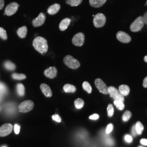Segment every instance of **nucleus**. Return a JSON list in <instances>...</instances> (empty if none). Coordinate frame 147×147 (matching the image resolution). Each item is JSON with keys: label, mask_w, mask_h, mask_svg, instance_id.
<instances>
[{"label": "nucleus", "mask_w": 147, "mask_h": 147, "mask_svg": "<svg viewBox=\"0 0 147 147\" xmlns=\"http://www.w3.org/2000/svg\"><path fill=\"white\" fill-rule=\"evenodd\" d=\"M32 45L38 52L42 54L47 52L48 45L47 40L43 37H36L33 41Z\"/></svg>", "instance_id": "f257e3e1"}, {"label": "nucleus", "mask_w": 147, "mask_h": 147, "mask_svg": "<svg viewBox=\"0 0 147 147\" xmlns=\"http://www.w3.org/2000/svg\"><path fill=\"white\" fill-rule=\"evenodd\" d=\"M63 62L67 67L72 69H76L80 66L79 61L70 55L66 56L63 59Z\"/></svg>", "instance_id": "f03ea898"}, {"label": "nucleus", "mask_w": 147, "mask_h": 147, "mask_svg": "<svg viewBox=\"0 0 147 147\" xmlns=\"http://www.w3.org/2000/svg\"><path fill=\"white\" fill-rule=\"evenodd\" d=\"M144 25L143 16H139L134 21L130 26V30L133 32H137L142 30Z\"/></svg>", "instance_id": "7ed1b4c3"}, {"label": "nucleus", "mask_w": 147, "mask_h": 147, "mask_svg": "<svg viewBox=\"0 0 147 147\" xmlns=\"http://www.w3.org/2000/svg\"><path fill=\"white\" fill-rule=\"evenodd\" d=\"M34 107V102L31 100H26L21 102L19 106L18 109L20 112L27 113L32 110Z\"/></svg>", "instance_id": "20e7f679"}, {"label": "nucleus", "mask_w": 147, "mask_h": 147, "mask_svg": "<svg viewBox=\"0 0 147 147\" xmlns=\"http://www.w3.org/2000/svg\"><path fill=\"white\" fill-rule=\"evenodd\" d=\"M108 92L110 95L111 97L114 99L115 100H121L124 102V96L121 95L119 90L117 89L115 87L110 86L108 87Z\"/></svg>", "instance_id": "39448f33"}, {"label": "nucleus", "mask_w": 147, "mask_h": 147, "mask_svg": "<svg viewBox=\"0 0 147 147\" xmlns=\"http://www.w3.org/2000/svg\"><path fill=\"white\" fill-rule=\"evenodd\" d=\"M106 18L103 14L98 13L94 16L93 24L96 28H100L105 25Z\"/></svg>", "instance_id": "423d86ee"}, {"label": "nucleus", "mask_w": 147, "mask_h": 147, "mask_svg": "<svg viewBox=\"0 0 147 147\" xmlns=\"http://www.w3.org/2000/svg\"><path fill=\"white\" fill-rule=\"evenodd\" d=\"M19 5L16 2H12L9 4L5 8V15L11 16L14 15L18 10Z\"/></svg>", "instance_id": "0eeeda50"}, {"label": "nucleus", "mask_w": 147, "mask_h": 147, "mask_svg": "<svg viewBox=\"0 0 147 147\" xmlns=\"http://www.w3.org/2000/svg\"><path fill=\"white\" fill-rule=\"evenodd\" d=\"M95 85L100 93L107 95L109 94L108 88L104 83V82L100 79H96L95 80Z\"/></svg>", "instance_id": "6e6552de"}, {"label": "nucleus", "mask_w": 147, "mask_h": 147, "mask_svg": "<svg viewBox=\"0 0 147 147\" xmlns=\"http://www.w3.org/2000/svg\"><path fill=\"white\" fill-rule=\"evenodd\" d=\"M84 42V35L83 33L80 32L76 34L72 39V42L75 46L82 47Z\"/></svg>", "instance_id": "1a4fd4ad"}, {"label": "nucleus", "mask_w": 147, "mask_h": 147, "mask_svg": "<svg viewBox=\"0 0 147 147\" xmlns=\"http://www.w3.org/2000/svg\"><path fill=\"white\" fill-rule=\"evenodd\" d=\"M13 125L9 123H6L0 127V137L9 135L13 130Z\"/></svg>", "instance_id": "9d476101"}, {"label": "nucleus", "mask_w": 147, "mask_h": 147, "mask_svg": "<svg viewBox=\"0 0 147 147\" xmlns=\"http://www.w3.org/2000/svg\"><path fill=\"white\" fill-rule=\"evenodd\" d=\"M116 37L119 42L123 43H129L131 40V37L124 32H118L116 34Z\"/></svg>", "instance_id": "9b49d317"}, {"label": "nucleus", "mask_w": 147, "mask_h": 147, "mask_svg": "<svg viewBox=\"0 0 147 147\" xmlns=\"http://www.w3.org/2000/svg\"><path fill=\"white\" fill-rule=\"evenodd\" d=\"M45 20H46L45 14L43 13H40L37 18L33 20L32 25L35 27L41 26L44 24Z\"/></svg>", "instance_id": "f8f14e48"}, {"label": "nucleus", "mask_w": 147, "mask_h": 147, "mask_svg": "<svg viewBox=\"0 0 147 147\" xmlns=\"http://www.w3.org/2000/svg\"><path fill=\"white\" fill-rule=\"evenodd\" d=\"M45 76L49 79H53L55 78L57 76V69L55 67H49V68L47 69L44 72Z\"/></svg>", "instance_id": "ddd939ff"}, {"label": "nucleus", "mask_w": 147, "mask_h": 147, "mask_svg": "<svg viewBox=\"0 0 147 147\" xmlns=\"http://www.w3.org/2000/svg\"><path fill=\"white\" fill-rule=\"evenodd\" d=\"M40 89L44 95L47 98H50L53 95V92L50 87L45 84H40Z\"/></svg>", "instance_id": "4468645a"}, {"label": "nucleus", "mask_w": 147, "mask_h": 147, "mask_svg": "<svg viewBox=\"0 0 147 147\" xmlns=\"http://www.w3.org/2000/svg\"><path fill=\"white\" fill-rule=\"evenodd\" d=\"M71 22V20L69 18H65L61 21L59 25V28L61 31L66 30Z\"/></svg>", "instance_id": "2eb2a0df"}, {"label": "nucleus", "mask_w": 147, "mask_h": 147, "mask_svg": "<svg viewBox=\"0 0 147 147\" xmlns=\"http://www.w3.org/2000/svg\"><path fill=\"white\" fill-rule=\"evenodd\" d=\"M61 8V5L58 3H55L50 6L47 9V13L50 15H54L58 13Z\"/></svg>", "instance_id": "dca6fc26"}, {"label": "nucleus", "mask_w": 147, "mask_h": 147, "mask_svg": "<svg viewBox=\"0 0 147 147\" xmlns=\"http://www.w3.org/2000/svg\"><path fill=\"white\" fill-rule=\"evenodd\" d=\"M106 2V0H89V5L94 8H99L102 6Z\"/></svg>", "instance_id": "f3484780"}, {"label": "nucleus", "mask_w": 147, "mask_h": 147, "mask_svg": "<svg viewBox=\"0 0 147 147\" xmlns=\"http://www.w3.org/2000/svg\"><path fill=\"white\" fill-rule=\"evenodd\" d=\"M119 91L121 95H123L124 96L129 95L130 93V89L128 86L125 84H122L119 87Z\"/></svg>", "instance_id": "a211bd4d"}, {"label": "nucleus", "mask_w": 147, "mask_h": 147, "mask_svg": "<svg viewBox=\"0 0 147 147\" xmlns=\"http://www.w3.org/2000/svg\"><path fill=\"white\" fill-rule=\"evenodd\" d=\"M27 33V28L25 26L20 27L17 30V34L18 36L21 38H25L26 37Z\"/></svg>", "instance_id": "6ab92c4d"}, {"label": "nucleus", "mask_w": 147, "mask_h": 147, "mask_svg": "<svg viewBox=\"0 0 147 147\" xmlns=\"http://www.w3.org/2000/svg\"><path fill=\"white\" fill-rule=\"evenodd\" d=\"M63 90L66 93H74L76 90V88L72 84H66L63 86Z\"/></svg>", "instance_id": "aec40b11"}, {"label": "nucleus", "mask_w": 147, "mask_h": 147, "mask_svg": "<svg viewBox=\"0 0 147 147\" xmlns=\"http://www.w3.org/2000/svg\"><path fill=\"white\" fill-rule=\"evenodd\" d=\"M16 91L19 96H24L25 93V88L24 86L22 84H18L16 85Z\"/></svg>", "instance_id": "412c9836"}, {"label": "nucleus", "mask_w": 147, "mask_h": 147, "mask_svg": "<svg viewBox=\"0 0 147 147\" xmlns=\"http://www.w3.org/2000/svg\"><path fill=\"white\" fill-rule=\"evenodd\" d=\"M5 67L6 69L10 70V71H13L16 69V65L11 61H7L4 64Z\"/></svg>", "instance_id": "4be33fe9"}, {"label": "nucleus", "mask_w": 147, "mask_h": 147, "mask_svg": "<svg viewBox=\"0 0 147 147\" xmlns=\"http://www.w3.org/2000/svg\"><path fill=\"white\" fill-rule=\"evenodd\" d=\"M82 0H66V3L72 7H76L80 5Z\"/></svg>", "instance_id": "5701e85b"}, {"label": "nucleus", "mask_w": 147, "mask_h": 147, "mask_svg": "<svg viewBox=\"0 0 147 147\" xmlns=\"http://www.w3.org/2000/svg\"><path fill=\"white\" fill-rule=\"evenodd\" d=\"M135 129L136 130L137 134L139 135H141L144 130V126L140 121H137L135 125Z\"/></svg>", "instance_id": "b1692460"}, {"label": "nucleus", "mask_w": 147, "mask_h": 147, "mask_svg": "<svg viewBox=\"0 0 147 147\" xmlns=\"http://www.w3.org/2000/svg\"><path fill=\"white\" fill-rule=\"evenodd\" d=\"M74 104H75V106L76 107V109H82L84 106V101L82 100V99H80V98H78L77 99H76L75 102H74Z\"/></svg>", "instance_id": "393cba45"}, {"label": "nucleus", "mask_w": 147, "mask_h": 147, "mask_svg": "<svg viewBox=\"0 0 147 147\" xmlns=\"http://www.w3.org/2000/svg\"><path fill=\"white\" fill-rule=\"evenodd\" d=\"M13 79L17 80H22L26 79V76L23 74L13 73L11 75Z\"/></svg>", "instance_id": "a878e982"}, {"label": "nucleus", "mask_w": 147, "mask_h": 147, "mask_svg": "<svg viewBox=\"0 0 147 147\" xmlns=\"http://www.w3.org/2000/svg\"><path fill=\"white\" fill-rule=\"evenodd\" d=\"M114 104L117 107V108L119 110H124V109L125 107V105L124 104L123 101H121V100H115Z\"/></svg>", "instance_id": "bb28decb"}, {"label": "nucleus", "mask_w": 147, "mask_h": 147, "mask_svg": "<svg viewBox=\"0 0 147 147\" xmlns=\"http://www.w3.org/2000/svg\"><path fill=\"white\" fill-rule=\"evenodd\" d=\"M82 87L84 89V90H86L88 93H91L92 91V87L90 86V84L87 81H84L82 84Z\"/></svg>", "instance_id": "cd10ccee"}, {"label": "nucleus", "mask_w": 147, "mask_h": 147, "mask_svg": "<svg viewBox=\"0 0 147 147\" xmlns=\"http://www.w3.org/2000/svg\"><path fill=\"white\" fill-rule=\"evenodd\" d=\"M131 112L130 111H126L125 112V113L123 114V115L122 119H123V121H124L126 122V121H127L131 118Z\"/></svg>", "instance_id": "c85d7f7f"}, {"label": "nucleus", "mask_w": 147, "mask_h": 147, "mask_svg": "<svg viewBox=\"0 0 147 147\" xmlns=\"http://www.w3.org/2000/svg\"><path fill=\"white\" fill-rule=\"evenodd\" d=\"M107 115L109 117H112L114 114V108L113 105L111 104H109L107 108Z\"/></svg>", "instance_id": "c756f323"}, {"label": "nucleus", "mask_w": 147, "mask_h": 147, "mask_svg": "<svg viewBox=\"0 0 147 147\" xmlns=\"http://www.w3.org/2000/svg\"><path fill=\"white\" fill-rule=\"evenodd\" d=\"M0 38L3 40H7L8 38L7 32L2 27H0Z\"/></svg>", "instance_id": "7c9ffc66"}, {"label": "nucleus", "mask_w": 147, "mask_h": 147, "mask_svg": "<svg viewBox=\"0 0 147 147\" xmlns=\"http://www.w3.org/2000/svg\"><path fill=\"white\" fill-rule=\"evenodd\" d=\"M7 92V88L5 85L2 83H0V94H5Z\"/></svg>", "instance_id": "2f4dec72"}, {"label": "nucleus", "mask_w": 147, "mask_h": 147, "mask_svg": "<svg viewBox=\"0 0 147 147\" xmlns=\"http://www.w3.org/2000/svg\"><path fill=\"white\" fill-rule=\"evenodd\" d=\"M113 125L112 124H109L107 126V128H106V134H109L113 130Z\"/></svg>", "instance_id": "473e14b6"}, {"label": "nucleus", "mask_w": 147, "mask_h": 147, "mask_svg": "<svg viewBox=\"0 0 147 147\" xmlns=\"http://www.w3.org/2000/svg\"><path fill=\"white\" fill-rule=\"evenodd\" d=\"M52 118H53V121H57L58 123H61V117L58 115H53Z\"/></svg>", "instance_id": "72a5a7b5"}, {"label": "nucleus", "mask_w": 147, "mask_h": 147, "mask_svg": "<svg viewBox=\"0 0 147 147\" xmlns=\"http://www.w3.org/2000/svg\"><path fill=\"white\" fill-rule=\"evenodd\" d=\"M125 140L127 143H131L132 141V137L130 135H126L125 136Z\"/></svg>", "instance_id": "f704fd0d"}, {"label": "nucleus", "mask_w": 147, "mask_h": 147, "mask_svg": "<svg viewBox=\"0 0 147 147\" xmlns=\"http://www.w3.org/2000/svg\"><path fill=\"white\" fill-rule=\"evenodd\" d=\"M20 126L18 124H16L14 125V132H15L16 134V135L19 134L20 132Z\"/></svg>", "instance_id": "c9c22d12"}, {"label": "nucleus", "mask_w": 147, "mask_h": 147, "mask_svg": "<svg viewBox=\"0 0 147 147\" xmlns=\"http://www.w3.org/2000/svg\"><path fill=\"white\" fill-rule=\"evenodd\" d=\"M89 119H92V120H97L99 119V116L98 114H94L92 116H89Z\"/></svg>", "instance_id": "e433bc0d"}, {"label": "nucleus", "mask_w": 147, "mask_h": 147, "mask_svg": "<svg viewBox=\"0 0 147 147\" xmlns=\"http://www.w3.org/2000/svg\"><path fill=\"white\" fill-rule=\"evenodd\" d=\"M132 134L134 136H136L137 134V131L136 130V129H135V126H134L132 127Z\"/></svg>", "instance_id": "4c0bfd02"}, {"label": "nucleus", "mask_w": 147, "mask_h": 147, "mask_svg": "<svg viewBox=\"0 0 147 147\" xmlns=\"http://www.w3.org/2000/svg\"><path fill=\"white\" fill-rule=\"evenodd\" d=\"M143 21L144 22V24H146L147 25V11L145 13V14H144V16H143Z\"/></svg>", "instance_id": "58836bf2"}, {"label": "nucleus", "mask_w": 147, "mask_h": 147, "mask_svg": "<svg viewBox=\"0 0 147 147\" xmlns=\"http://www.w3.org/2000/svg\"><path fill=\"white\" fill-rule=\"evenodd\" d=\"M5 5V1L4 0H0V10L2 9Z\"/></svg>", "instance_id": "ea45409f"}, {"label": "nucleus", "mask_w": 147, "mask_h": 147, "mask_svg": "<svg viewBox=\"0 0 147 147\" xmlns=\"http://www.w3.org/2000/svg\"><path fill=\"white\" fill-rule=\"evenodd\" d=\"M141 143L144 145V146H147V139H142L141 141H140Z\"/></svg>", "instance_id": "a19ab883"}, {"label": "nucleus", "mask_w": 147, "mask_h": 147, "mask_svg": "<svg viewBox=\"0 0 147 147\" xmlns=\"http://www.w3.org/2000/svg\"><path fill=\"white\" fill-rule=\"evenodd\" d=\"M143 86L144 88H147V76L146 78H145V79H144V80H143Z\"/></svg>", "instance_id": "79ce46f5"}, {"label": "nucleus", "mask_w": 147, "mask_h": 147, "mask_svg": "<svg viewBox=\"0 0 147 147\" xmlns=\"http://www.w3.org/2000/svg\"><path fill=\"white\" fill-rule=\"evenodd\" d=\"M144 61H145L146 62H147V55L144 57Z\"/></svg>", "instance_id": "37998d69"}, {"label": "nucleus", "mask_w": 147, "mask_h": 147, "mask_svg": "<svg viewBox=\"0 0 147 147\" xmlns=\"http://www.w3.org/2000/svg\"><path fill=\"white\" fill-rule=\"evenodd\" d=\"M146 5H147V2H146Z\"/></svg>", "instance_id": "c03bdc74"}, {"label": "nucleus", "mask_w": 147, "mask_h": 147, "mask_svg": "<svg viewBox=\"0 0 147 147\" xmlns=\"http://www.w3.org/2000/svg\"><path fill=\"white\" fill-rule=\"evenodd\" d=\"M5 147V146H4V147Z\"/></svg>", "instance_id": "a18cd8bd"}, {"label": "nucleus", "mask_w": 147, "mask_h": 147, "mask_svg": "<svg viewBox=\"0 0 147 147\" xmlns=\"http://www.w3.org/2000/svg\"></svg>", "instance_id": "49530a36"}]
</instances>
